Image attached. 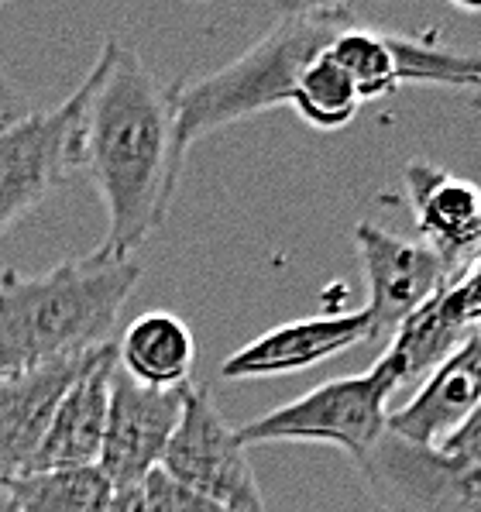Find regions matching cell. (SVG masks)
I'll use <instances>...</instances> for the list:
<instances>
[{
	"instance_id": "obj_2",
	"label": "cell",
	"mask_w": 481,
	"mask_h": 512,
	"mask_svg": "<svg viewBox=\"0 0 481 512\" xmlns=\"http://www.w3.org/2000/svg\"><path fill=\"white\" fill-rule=\"evenodd\" d=\"M145 265L86 255L49 272L0 279V378L114 344L121 310Z\"/></svg>"
},
{
	"instance_id": "obj_20",
	"label": "cell",
	"mask_w": 481,
	"mask_h": 512,
	"mask_svg": "<svg viewBox=\"0 0 481 512\" xmlns=\"http://www.w3.org/2000/svg\"><path fill=\"white\" fill-rule=\"evenodd\" d=\"M141 488H145L152 512H220L217 506H210L207 499H200V495H193L189 488L172 482L162 468L152 471V475L141 482Z\"/></svg>"
},
{
	"instance_id": "obj_3",
	"label": "cell",
	"mask_w": 481,
	"mask_h": 512,
	"mask_svg": "<svg viewBox=\"0 0 481 512\" xmlns=\"http://www.w3.org/2000/svg\"><path fill=\"white\" fill-rule=\"evenodd\" d=\"M354 25V11L344 4L293 7L234 62L200 80L172 86L183 155L193 141L214 135L227 124L286 104L299 76L334 45L341 31Z\"/></svg>"
},
{
	"instance_id": "obj_21",
	"label": "cell",
	"mask_w": 481,
	"mask_h": 512,
	"mask_svg": "<svg viewBox=\"0 0 481 512\" xmlns=\"http://www.w3.org/2000/svg\"><path fill=\"white\" fill-rule=\"evenodd\" d=\"M447 286L454 289L457 303L464 306V317H468V324L475 334H481V244L478 251L468 258V262L457 269L451 279H447Z\"/></svg>"
},
{
	"instance_id": "obj_12",
	"label": "cell",
	"mask_w": 481,
	"mask_h": 512,
	"mask_svg": "<svg viewBox=\"0 0 481 512\" xmlns=\"http://www.w3.org/2000/svg\"><path fill=\"white\" fill-rule=\"evenodd\" d=\"M90 358L93 351L0 378V485L31 471L55 409Z\"/></svg>"
},
{
	"instance_id": "obj_16",
	"label": "cell",
	"mask_w": 481,
	"mask_h": 512,
	"mask_svg": "<svg viewBox=\"0 0 481 512\" xmlns=\"http://www.w3.org/2000/svg\"><path fill=\"white\" fill-rule=\"evenodd\" d=\"M471 337H478L471 330L464 306L457 303L454 289L444 286L437 296H430L416 313H409L406 320L396 327V334L389 337V351L385 358L399 368L402 385L406 382H423L440 361H447L451 354L468 344Z\"/></svg>"
},
{
	"instance_id": "obj_10",
	"label": "cell",
	"mask_w": 481,
	"mask_h": 512,
	"mask_svg": "<svg viewBox=\"0 0 481 512\" xmlns=\"http://www.w3.org/2000/svg\"><path fill=\"white\" fill-rule=\"evenodd\" d=\"M372 317L368 310L354 313H327V317H306L293 324H279L220 365L227 382H248V378H275L296 375L313 365L354 351L358 344H372Z\"/></svg>"
},
{
	"instance_id": "obj_26",
	"label": "cell",
	"mask_w": 481,
	"mask_h": 512,
	"mask_svg": "<svg viewBox=\"0 0 481 512\" xmlns=\"http://www.w3.org/2000/svg\"><path fill=\"white\" fill-rule=\"evenodd\" d=\"M471 107H475V110H481V86H478L475 93H471Z\"/></svg>"
},
{
	"instance_id": "obj_17",
	"label": "cell",
	"mask_w": 481,
	"mask_h": 512,
	"mask_svg": "<svg viewBox=\"0 0 481 512\" xmlns=\"http://www.w3.org/2000/svg\"><path fill=\"white\" fill-rule=\"evenodd\" d=\"M4 488L21 512H107L114 499V485L100 471V464L28 471L4 482Z\"/></svg>"
},
{
	"instance_id": "obj_15",
	"label": "cell",
	"mask_w": 481,
	"mask_h": 512,
	"mask_svg": "<svg viewBox=\"0 0 481 512\" xmlns=\"http://www.w3.org/2000/svg\"><path fill=\"white\" fill-rule=\"evenodd\" d=\"M121 372L148 389H179L189 385L196 365V337L176 313H145L124 330L117 344Z\"/></svg>"
},
{
	"instance_id": "obj_11",
	"label": "cell",
	"mask_w": 481,
	"mask_h": 512,
	"mask_svg": "<svg viewBox=\"0 0 481 512\" xmlns=\"http://www.w3.org/2000/svg\"><path fill=\"white\" fill-rule=\"evenodd\" d=\"M402 183L423 244L444 262L451 279L481 244V186L427 159L406 162Z\"/></svg>"
},
{
	"instance_id": "obj_13",
	"label": "cell",
	"mask_w": 481,
	"mask_h": 512,
	"mask_svg": "<svg viewBox=\"0 0 481 512\" xmlns=\"http://www.w3.org/2000/svg\"><path fill=\"white\" fill-rule=\"evenodd\" d=\"M114 372H117V344H104L100 351H93L90 365L83 368L80 378L62 396L31 471L86 468V464L100 461Z\"/></svg>"
},
{
	"instance_id": "obj_8",
	"label": "cell",
	"mask_w": 481,
	"mask_h": 512,
	"mask_svg": "<svg viewBox=\"0 0 481 512\" xmlns=\"http://www.w3.org/2000/svg\"><path fill=\"white\" fill-rule=\"evenodd\" d=\"M186 389H148L138 385L117 368L110 382V406H107V430L100 447V471L110 485L131 488L141 485L152 471L162 468L165 447L183 420Z\"/></svg>"
},
{
	"instance_id": "obj_23",
	"label": "cell",
	"mask_w": 481,
	"mask_h": 512,
	"mask_svg": "<svg viewBox=\"0 0 481 512\" xmlns=\"http://www.w3.org/2000/svg\"><path fill=\"white\" fill-rule=\"evenodd\" d=\"M31 110H35V107H31L18 90H11V86H0V135H4L7 128H14L21 117H28Z\"/></svg>"
},
{
	"instance_id": "obj_9",
	"label": "cell",
	"mask_w": 481,
	"mask_h": 512,
	"mask_svg": "<svg viewBox=\"0 0 481 512\" xmlns=\"http://www.w3.org/2000/svg\"><path fill=\"white\" fill-rule=\"evenodd\" d=\"M354 244L368 282L365 310L372 317V337L389 341L409 313L447 286V269L423 241H406L368 220L354 227Z\"/></svg>"
},
{
	"instance_id": "obj_5",
	"label": "cell",
	"mask_w": 481,
	"mask_h": 512,
	"mask_svg": "<svg viewBox=\"0 0 481 512\" xmlns=\"http://www.w3.org/2000/svg\"><path fill=\"white\" fill-rule=\"evenodd\" d=\"M162 471L220 512H265L262 488L238 427H231L210 392L193 382L186 389L183 420L165 447Z\"/></svg>"
},
{
	"instance_id": "obj_4",
	"label": "cell",
	"mask_w": 481,
	"mask_h": 512,
	"mask_svg": "<svg viewBox=\"0 0 481 512\" xmlns=\"http://www.w3.org/2000/svg\"><path fill=\"white\" fill-rule=\"evenodd\" d=\"M402 385L399 368L378 358L368 372L323 382L296 396L293 403L275 406L258 420L238 427L244 447L251 444H330L341 447L358 464L389 430V399Z\"/></svg>"
},
{
	"instance_id": "obj_1",
	"label": "cell",
	"mask_w": 481,
	"mask_h": 512,
	"mask_svg": "<svg viewBox=\"0 0 481 512\" xmlns=\"http://www.w3.org/2000/svg\"><path fill=\"white\" fill-rule=\"evenodd\" d=\"M83 93V169L107 207L97 255L134 258L169 217L186 162L172 86L155 80L134 49L107 38Z\"/></svg>"
},
{
	"instance_id": "obj_6",
	"label": "cell",
	"mask_w": 481,
	"mask_h": 512,
	"mask_svg": "<svg viewBox=\"0 0 481 512\" xmlns=\"http://www.w3.org/2000/svg\"><path fill=\"white\" fill-rule=\"evenodd\" d=\"M83 83L55 110H31L0 135V234L83 169Z\"/></svg>"
},
{
	"instance_id": "obj_25",
	"label": "cell",
	"mask_w": 481,
	"mask_h": 512,
	"mask_svg": "<svg viewBox=\"0 0 481 512\" xmlns=\"http://www.w3.org/2000/svg\"><path fill=\"white\" fill-rule=\"evenodd\" d=\"M0 512H21V509H18V502L11 499V492H7L4 485H0Z\"/></svg>"
},
{
	"instance_id": "obj_18",
	"label": "cell",
	"mask_w": 481,
	"mask_h": 512,
	"mask_svg": "<svg viewBox=\"0 0 481 512\" xmlns=\"http://www.w3.org/2000/svg\"><path fill=\"white\" fill-rule=\"evenodd\" d=\"M299 114V121L310 124L313 131H341L344 124L354 121L361 107V97L354 90L351 76L334 62L330 49L299 76L286 100Z\"/></svg>"
},
{
	"instance_id": "obj_27",
	"label": "cell",
	"mask_w": 481,
	"mask_h": 512,
	"mask_svg": "<svg viewBox=\"0 0 481 512\" xmlns=\"http://www.w3.org/2000/svg\"><path fill=\"white\" fill-rule=\"evenodd\" d=\"M0 86H4V83H0Z\"/></svg>"
},
{
	"instance_id": "obj_24",
	"label": "cell",
	"mask_w": 481,
	"mask_h": 512,
	"mask_svg": "<svg viewBox=\"0 0 481 512\" xmlns=\"http://www.w3.org/2000/svg\"><path fill=\"white\" fill-rule=\"evenodd\" d=\"M107 512H152L148 506V495L141 485H131V488H117L114 499H110Z\"/></svg>"
},
{
	"instance_id": "obj_22",
	"label": "cell",
	"mask_w": 481,
	"mask_h": 512,
	"mask_svg": "<svg viewBox=\"0 0 481 512\" xmlns=\"http://www.w3.org/2000/svg\"><path fill=\"white\" fill-rule=\"evenodd\" d=\"M440 451L454 454V458H464L471 464H481V406L461 423V430H454L451 437L440 444Z\"/></svg>"
},
{
	"instance_id": "obj_19",
	"label": "cell",
	"mask_w": 481,
	"mask_h": 512,
	"mask_svg": "<svg viewBox=\"0 0 481 512\" xmlns=\"http://www.w3.org/2000/svg\"><path fill=\"white\" fill-rule=\"evenodd\" d=\"M330 55L351 76L361 100H382L399 90L396 35H378L372 28L354 25L334 38Z\"/></svg>"
},
{
	"instance_id": "obj_14",
	"label": "cell",
	"mask_w": 481,
	"mask_h": 512,
	"mask_svg": "<svg viewBox=\"0 0 481 512\" xmlns=\"http://www.w3.org/2000/svg\"><path fill=\"white\" fill-rule=\"evenodd\" d=\"M481 406V334L423 378L416 396L389 413V430L420 447H440Z\"/></svg>"
},
{
	"instance_id": "obj_7",
	"label": "cell",
	"mask_w": 481,
	"mask_h": 512,
	"mask_svg": "<svg viewBox=\"0 0 481 512\" xmlns=\"http://www.w3.org/2000/svg\"><path fill=\"white\" fill-rule=\"evenodd\" d=\"M354 468L385 512H481V464L420 447L392 430Z\"/></svg>"
}]
</instances>
